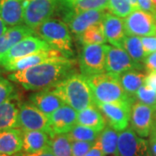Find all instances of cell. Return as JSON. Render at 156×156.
Returning a JSON list of instances; mask_svg holds the SVG:
<instances>
[{
    "label": "cell",
    "instance_id": "6da1fadb",
    "mask_svg": "<svg viewBox=\"0 0 156 156\" xmlns=\"http://www.w3.org/2000/svg\"><path fill=\"white\" fill-rule=\"evenodd\" d=\"M75 61L69 58L48 62L37 66L14 71L8 79L20 84L26 90L39 91L51 89L71 74Z\"/></svg>",
    "mask_w": 156,
    "mask_h": 156
},
{
    "label": "cell",
    "instance_id": "7a4b0ae2",
    "mask_svg": "<svg viewBox=\"0 0 156 156\" xmlns=\"http://www.w3.org/2000/svg\"><path fill=\"white\" fill-rule=\"evenodd\" d=\"M51 89L65 104L76 111H81L95 104L90 85L86 76L82 74H70Z\"/></svg>",
    "mask_w": 156,
    "mask_h": 156
},
{
    "label": "cell",
    "instance_id": "3957f363",
    "mask_svg": "<svg viewBox=\"0 0 156 156\" xmlns=\"http://www.w3.org/2000/svg\"><path fill=\"white\" fill-rule=\"evenodd\" d=\"M96 102H134V98L127 95L120 83L119 76L108 72L87 76Z\"/></svg>",
    "mask_w": 156,
    "mask_h": 156
},
{
    "label": "cell",
    "instance_id": "277c9868",
    "mask_svg": "<svg viewBox=\"0 0 156 156\" xmlns=\"http://www.w3.org/2000/svg\"><path fill=\"white\" fill-rule=\"evenodd\" d=\"M34 34L44 39L49 44L61 51L69 58L73 56L72 38L65 22L56 18H49L33 30Z\"/></svg>",
    "mask_w": 156,
    "mask_h": 156
},
{
    "label": "cell",
    "instance_id": "5b68a950",
    "mask_svg": "<svg viewBox=\"0 0 156 156\" xmlns=\"http://www.w3.org/2000/svg\"><path fill=\"white\" fill-rule=\"evenodd\" d=\"M108 45H83L79 60L82 75L90 76L106 71V56Z\"/></svg>",
    "mask_w": 156,
    "mask_h": 156
},
{
    "label": "cell",
    "instance_id": "8992f818",
    "mask_svg": "<svg viewBox=\"0 0 156 156\" xmlns=\"http://www.w3.org/2000/svg\"><path fill=\"white\" fill-rule=\"evenodd\" d=\"M59 6V0H24L23 23L30 29L49 19Z\"/></svg>",
    "mask_w": 156,
    "mask_h": 156
},
{
    "label": "cell",
    "instance_id": "52a82bcc",
    "mask_svg": "<svg viewBox=\"0 0 156 156\" xmlns=\"http://www.w3.org/2000/svg\"><path fill=\"white\" fill-rule=\"evenodd\" d=\"M17 128L22 131H44L50 134V118L31 102L19 105Z\"/></svg>",
    "mask_w": 156,
    "mask_h": 156
},
{
    "label": "cell",
    "instance_id": "ba28073f",
    "mask_svg": "<svg viewBox=\"0 0 156 156\" xmlns=\"http://www.w3.org/2000/svg\"><path fill=\"white\" fill-rule=\"evenodd\" d=\"M133 103L126 101L113 103L96 102L95 104L105 118L107 124L117 132H121L128 127Z\"/></svg>",
    "mask_w": 156,
    "mask_h": 156
},
{
    "label": "cell",
    "instance_id": "9c48e42d",
    "mask_svg": "<svg viewBox=\"0 0 156 156\" xmlns=\"http://www.w3.org/2000/svg\"><path fill=\"white\" fill-rule=\"evenodd\" d=\"M127 36H156V20L154 15L142 10H135L124 19Z\"/></svg>",
    "mask_w": 156,
    "mask_h": 156
},
{
    "label": "cell",
    "instance_id": "30bf717a",
    "mask_svg": "<svg viewBox=\"0 0 156 156\" xmlns=\"http://www.w3.org/2000/svg\"><path fill=\"white\" fill-rule=\"evenodd\" d=\"M119 156H153L148 141L131 128L118 133Z\"/></svg>",
    "mask_w": 156,
    "mask_h": 156
},
{
    "label": "cell",
    "instance_id": "8fae6325",
    "mask_svg": "<svg viewBox=\"0 0 156 156\" xmlns=\"http://www.w3.org/2000/svg\"><path fill=\"white\" fill-rule=\"evenodd\" d=\"M50 49L54 48H52L44 39L40 38L37 36L30 35L17 42L15 45H13L1 58L0 65L2 66L3 64L12 60Z\"/></svg>",
    "mask_w": 156,
    "mask_h": 156
},
{
    "label": "cell",
    "instance_id": "7c38bea8",
    "mask_svg": "<svg viewBox=\"0 0 156 156\" xmlns=\"http://www.w3.org/2000/svg\"><path fill=\"white\" fill-rule=\"evenodd\" d=\"M68 58L60 50L56 49H50L48 50H43L37 53H33L26 56L6 62L2 65V67L7 71H17L22 70L30 67L37 66L39 64L48 62L57 61L61 59Z\"/></svg>",
    "mask_w": 156,
    "mask_h": 156
},
{
    "label": "cell",
    "instance_id": "4fadbf2b",
    "mask_svg": "<svg viewBox=\"0 0 156 156\" xmlns=\"http://www.w3.org/2000/svg\"><path fill=\"white\" fill-rule=\"evenodd\" d=\"M142 65L134 62L122 48L108 45L106 56V71L119 76L132 69H142Z\"/></svg>",
    "mask_w": 156,
    "mask_h": 156
},
{
    "label": "cell",
    "instance_id": "5bb4252c",
    "mask_svg": "<svg viewBox=\"0 0 156 156\" xmlns=\"http://www.w3.org/2000/svg\"><path fill=\"white\" fill-rule=\"evenodd\" d=\"M154 113L155 110L153 108L141 102L136 101L132 104L130 115L131 128L140 137L145 138L149 135L154 122Z\"/></svg>",
    "mask_w": 156,
    "mask_h": 156
},
{
    "label": "cell",
    "instance_id": "9a60e30c",
    "mask_svg": "<svg viewBox=\"0 0 156 156\" xmlns=\"http://www.w3.org/2000/svg\"><path fill=\"white\" fill-rule=\"evenodd\" d=\"M107 12L106 10H89L69 14L63 17V20L69 30L78 37L90 26L101 23Z\"/></svg>",
    "mask_w": 156,
    "mask_h": 156
},
{
    "label": "cell",
    "instance_id": "2e32d148",
    "mask_svg": "<svg viewBox=\"0 0 156 156\" xmlns=\"http://www.w3.org/2000/svg\"><path fill=\"white\" fill-rule=\"evenodd\" d=\"M50 136L55 134H67L76 124L77 111L73 108L64 104L50 116Z\"/></svg>",
    "mask_w": 156,
    "mask_h": 156
},
{
    "label": "cell",
    "instance_id": "e0dca14e",
    "mask_svg": "<svg viewBox=\"0 0 156 156\" xmlns=\"http://www.w3.org/2000/svg\"><path fill=\"white\" fill-rule=\"evenodd\" d=\"M101 26L107 42H108L112 46L122 48L123 40L126 37L124 20L122 18L107 12L101 22Z\"/></svg>",
    "mask_w": 156,
    "mask_h": 156
},
{
    "label": "cell",
    "instance_id": "ac0fdd59",
    "mask_svg": "<svg viewBox=\"0 0 156 156\" xmlns=\"http://www.w3.org/2000/svg\"><path fill=\"white\" fill-rule=\"evenodd\" d=\"M108 0H59L62 18L72 13L89 10H108Z\"/></svg>",
    "mask_w": 156,
    "mask_h": 156
},
{
    "label": "cell",
    "instance_id": "d6986e66",
    "mask_svg": "<svg viewBox=\"0 0 156 156\" xmlns=\"http://www.w3.org/2000/svg\"><path fill=\"white\" fill-rule=\"evenodd\" d=\"M24 0H0V17L6 25L14 27L23 23Z\"/></svg>",
    "mask_w": 156,
    "mask_h": 156
},
{
    "label": "cell",
    "instance_id": "ffe728a7",
    "mask_svg": "<svg viewBox=\"0 0 156 156\" xmlns=\"http://www.w3.org/2000/svg\"><path fill=\"white\" fill-rule=\"evenodd\" d=\"M30 102L48 116L65 104L51 89L39 90L38 92L32 94L30 96Z\"/></svg>",
    "mask_w": 156,
    "mask_h": 156
},
{
    "label": "cell",
    "instance_id": "44dd1931",
    "mask_svg": "<svg viewBox=\"0 0 156 156\" xmlns=\"http://www.w3.org/2000/svg\"><path fill=\"white\" fill-rule=\"evenodd\" d=\"M23 150V131L10 128L0 132V154L14 155Z\"/></svg>",
    "mask_w": 156,
    "mask_h": 156
},
{
    "label": "cell",
    "instance_id": "7402d4cb",
    "mask_svg": "<svg viewBox=\"0 0 156 156\" xmlns=\"http://www.w3.org/2000/svg\"><path fill=\"white\" fill-rule=\"evenodd\" d=\"M19 105L20 103L14 95L0 104V132L17 128Z\"/></svg>",
    "mask_w": 156,
    "mask_h": 156
},
{
    "label": "cell",
    "instance_id": "603a6c76",
    "mask_svg": "<svg viewBox=\"0 0 156 156\" xmlns=\"http://www.w3.org/2000/svg\"><path fill=\"white\" fill-rule=\"evenodd\" d=\"M30 35H34L33 30L26 25L21 24L7 29L0 37V60L13 45Z\"/></svg>",
    "mask_w": 156,
    "mask_h": 156
},
{
    "label": "cell",
    "instance_id": "cb8c5ba5",
    "mask_svg": "<svg viewBox=\"0 0 156 156\" xmlns=\"http://www.w3.org/2000/svg\"><path fill=\"white\" fill-rule=\"evenodd\" d=\"M76 124L89 127L101 132L107 126L106 120L96 104L77 112Z\"/></svg>",
    "mask_w": 156,
    "mask_h": 156
},
{
    "label": "cell",
    "instance_id": "d4e9b609",
    "mask_svg": "<svg viewBox=\"0 0 156 156\" xmlns=\"http://www.w3.org/2000/svg\"><path fill=\"white\" fill-rule=\"evenodd\" d=\"M50 134L44 131H23V152L34 153L50 146Z\"/></svg>",
    "mask_w": 156,
    "mask_h": 156
},
{
    "label": "cell",
    "instance_id": "484cf974",
    "mask_svg": "<svg viewBox=\"0 0 156 156\" xmlns=\"http://www.w3.org/2000/svg\"><path fill=\"white\" fill-rule=\"evenodd\" d=\"M146 75L138 69H132L119 76L120 83L128 96L134 98L137 90L143 85Z\"/></svg>",
    "mask_w": 156,
    "mask_h": 156
},
{
    "label": "cell",
    "instance_id": "4316f807",
    "mask_svg": "<svg viewBox=\"0 0 156 156\" xmlns=\"http://www.w3.org/2000/svg\"><path fill=\"white\" fill-rule=\"evenodd\" d=\"M103 156H119L118 152V133L108 125L101 132L98 137Z\"/></svg>",
    "mask_w": 156,
    "mask_h": 156
},
{
    "label": "cell",
    "instance_id": "83f0119b",
    "mask_svg": "<svg viewBox=\"0 0 156 156\" xmlns=\"http://www.w3.org/2000/svg\"><path fill=\"white\" fill-rule=\"evenodd\" d=\"M122 49L127 51L130 57L136 62H143L146 56L140 37L126 36L123 40Z\"/></svg>",
    "mask_w": 156,
    "mask_h": 156
},
{
    "label": "cell",
    "instance_id": "f1b7e54d",
    "mask_svg": "<svg viewBox=\"0 0 156 156\" xmlns=\"http://www.w3.org/2000/svg\"><path fill=\"white\" fill-rule=\"evenodd\" d=\"M50 146L55 156H72V140L67 134L50 137Z\"/></svg>",
    "mask_w": 156,
    "mask_h": 156
},
{
    "label": "cell",
    "instance_id": "f546056e",
    "mask_svg": "<svg viewBox=\"0 0 156 156\" xmlns=\"http://www.w3.org/2000/svg\"><path fill=\"white\" fill-rule=\"evenodd\" d=\"M78 39L83 45L105 44L107 42L101 23L89 27L78 36Z\"/></svg>",
    "mask_w": 156,
    "mask_h": 156
},
{
    "label": "cell",
    "instance_id": "4dcf8cb0",
    "mask_svg": "<svg viewBox=\"0 0 156 156\" xmlns=\"http://www.w3.org/2000/svg\"><path fill=\"white\" fill-rule=\"evenodd\" d=\"M101 132L93 128L76 124L73 128L67 133L68 136L71 140H82V141H90L95 142L98 139Z\"/></svg>",
    "mask_w": 156,
    "mask_h": 156
},
{
    "label": "cell",
    "instance_id": "1f68e13d",
    "mask_svg": "<svg viewBox=\"0 0 156 156\" xmlns=\"http://www.w3.org/2000/svg\"><path fill=\"white\" fill-rule=\"evenodd\" d=\"M108 10L119 17H126L134 11L129 0H108Z\"/></svg>",
    "mask_w": 156,
    "mask_h": 156
},
{
    "label": "cell",
    "instance_id": "d6a6232c",
    "mask_svg": "<svg viewBox=\"0 0 156 156\" xmlns=\"http://www.w3.org/2000/svg\"><path fill=\"white\" fill-rule=\"evenodd\" d=\"M134 98L137 99V101L146 104L147 106L153 108L154 110L156 109V90L150 89L145 85H142L136 94L134 95Z\"/></svg>",
    "mask_w": 156,
    "mask_h": 156
},
{
    "label": "cell",
    "instance_id": "836d02e7",
    "mask_svg": "<svg viewBox=\"0 0 156 156\" xmlns=\"http://www.w3.org/2000/svg\"><path fill=\"white\" fill-rule=\"evenodd\" d=\"M14 87L11 81L0 76V104L14 95Z\"/></svg>",
    "mask_w": 156,
    "mask_h": 156
},
{
    "label": "cell",
    "instance_id": "e575fe53",
    "mask_svg": "<svg viewBox=\"0 0 156 156\" xmlns=\"http://www.w3.org/2000/svg\"><path fill=\"white\" fill-rule=\"evenodd\" d=\"M95 142L82 141V140H73L72 156H84L91 149V147H93Z\"/></svg>",
    "mask_w": 156,
    "mask_h": 156
},
{
    "label": "cell",
    "instance_id": "d590c367",
    "mask_svg": "<svg viewBox=\"0 0 156 156\" xmlns=\"http://www.w3.org/2000/svg\"><path fill=\"white\" fill-rule=\"evenodd\" d=\"M141 44L146 56L156 51V36H148L140 37Z\"/></svg>",
    "mask_w": 156,
    "mask_h": 156
},
{
    "label": "cell",
    "instance_id": "8d00e7d4",
    "mask_svg": "<svg viewBox=\"0 0 156 156\" xmlns=\"http://www.w3.org/2000/svg\"><path fill=\"white\" fill-rule=\"evenodd\" d=\"M143 62L147 72H156V51L146 56Z\"/></svg>",
    "mask_w": 156,
    "mask_h": 156
},
{
    "label": "cell",
    "instance_id": "74e56055",
    "mask_svg": "<svg viewBox=\"0 0 156 156\" xmlns=\"http://www.w3.org/2000/svg\"><path fill=\"white\" fill-rule=\"evenodd\" d=\"M17 156H55L53 152L50 148V146L45 147L42 150L37 151V152H34V153H23L20 152L16 154Z\"/></svg>",
    "mask_w": 156,
    "mask_h": 156
},
{
    "label": "cell",
    "instance_id": "f35d334b",
    "mask_svg": "<svg viewBox=\"0 0 156 156\" xmlns=\"http://www.w3.org/2000/svg\"><path fill=\"white\" fill-rule=\"evenodd\" d=\"M138 5L142 11L150 12L153 15L156 13V8L154 5L152 0H138Z\"/></svg>",
    "mask_w": 156,
    "mask_h": 156
},
{
    "label": "cell",
    "instance_id": "ab89813d",
    "mask_svg": "<svg viewBox=\"0 0 156 156\" xmlns=\"http://www.w3.org/2000/svg\"><path fill=\"white\" fill-rule=\"evenodd\" d=\"M148 136H149L148 143H149L152 154L153 156H156V122H154Z\"/></svg>",
    "mask_w": 156,
    "mask_h": 156
},
{
    "label": "cell",
    "instance_id": "60d3db41",
    "mask_svg": "<svg viewBox=\"0 0 156 156\" xmlns=\"http://www.w3.org/2000/svg\"><path fill=\"white\" fill-rule=\"evenodd\" d=\"M84 156H103V151H102V147H101L99 140L97 139L95 140L91 149Z\"/></svg>",
    "mask_w": 156,
    "mask_h": 156
},
{
    "label": "cell",
    "instance_id": "b9f144b4",
    "mask_svg": "<svg viewBox=\"0 0 156 156\" xmlns=\"http://www.w3.org/2000/svg\"><path fill=\"white\" fill-rule=\"evenodd\" d=\"M143 85L156 90V72L148 73V75L146 76Z\"/></svg>",
    "mask_w": 156,
    "mask_h": 156
},
{
    "label": "cell",
    "instance_id": "7bdbcfd3",
    "mask_svg": "<svg viewBox=\"0 0 156 156\" xmlns=\"http://www.w3.org/2000/svg\"><path fill=\"white\" fill-rule=\"evenodd\" d=\"M7 27H6V24L5 23V22L2 20V18L0 17V37L3 35V34L7 30Z\"/></svg>",
    "mask_w": 156,
    "mask_h": 156
},
{
    "label": "cell",
    "instance_id": "ee69618b",
    "mask_svg": "<svg viewBox=\"0 0 156 156\" xmlns=\"http://www.w3.org/2000/svg\"><path fill=\"white\" fill-rule=\"evenodd\" d=\"M129 2L131 3L132 6L134 7V11L135 10H139V5H138V0H129Z\"/></svg>",
    "mask_w": 156,
    "mask_h": 156
},
{
    "label": "cell",
    "instance_id": "f6af8a7d",
    "mask_svg": "<svg viewBox=\"0 0 156 156\" xmlns=\"http://www.w3.org/2000/svg\"><path fill=\"white\" fill-rule=\"evenodd\" d=\"M152 2H153V4H154V5L156 8V0H152Z\"/></svg>",
    "mask_w": 156,
    "mask_h": 156
},
{
    "label": "cell",
    "instance_id": "bcb514c9",
    "mask_svg": "<svg viewBox=\"0 0 156 156\" xmlns=\"http://www.w3.org/2000/svg\"><path fill=\"white\" fill-rule=\"evenodd\" d=\"M0 156H12V155H8V154H0ZM17 156V155H15Z\"/></svg>",
    "mask_w": 156,
    "mask_h": 156
}]
</instances>
